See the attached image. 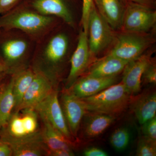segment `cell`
Wrapping results in <instances>:
<instances>
[{
	"mask_svg": "<svg viewBox=\"0 0 156 156\" xmlns=\"http://www.w3.org/2000/svg\"><path fill=\"white\" fill-rule=\"evenodd\" d=\"M132 111L140 125L156 117L155 92H147L130 101Z\"/></svg>",
	"mask_w": 156,
	"mask_h": 156,
	"instance_id": "16",
	"label": "cell"
},
{
	"mask_svg": "<svg viewBox=\"0 0 156 156\" xmlns=\"http://www.w3.org/2000/svg\"><path fill=\"white\" fill-rule=\"evenodd\" d=\"M124 1L145 5L154 9L155 5V2L154 0H124Z\"/></svg>",
	"mask_w": 156,
	"mask_h": 156,
	"instance_id": "33",
	"label": "cell"
},
{
	"mask_svg": "<svg viewBox=\"0 0 156 156\" xmlns=\"http://www.w3.org/2000/svg\"><path fill=\"white\" fill-rule=\"evenodd\" d=\"M136 155L138 156H155L156 142L144 137L140 138L137 144Z\"/></svg>",
	"mask_w": 156,
	"mask_h": 156,
	"instance_id": "25",
	"label": "cell"
},
{
	"mask_svg": "<svg viewBox=\"0 0 156 156\" xmlns=\"http://www.w3.org/2000/svg\"><path fill=\"white\" fill-rule=\"evenodd\" d=\"M27 43L20 39H13L6 41L2 47L4 57L9 62H16L25 54L27 50Z\"/></svg>",
	"mask_w": 156,
	"mask_h": 156,
	"instance_id": "23",
	"label": "cell"
},
{
	"mask_svg": "<svg viewBox=\"0 0 156 156\" xmlns=\"http://www.w3.org/2000/svg\"><path fill=\"white\" fill-rule=\"evenodd\" d=\"M1 140H1V139H0V141H1Z\"/></svg>",
	"mask_w": 156,
	"mask_h": 156,
	"instance_id": "36",
	"label": "cell"
},
{
	"mask_svg": "<svg viewBox=\"0 0 156 156\" xmlns=\"http://www.w3.org/2000/svg\"><path fill=\"white\" fill-rule=\"evenodd\" d=\"M53 90L52 83L49 78L43 73H36L33 80L16 110L34 108Z\"/></svg>",
	"mask_w": 156,
	"mask_h": 156,
	"instance_id": "10",
	"label": "cell"
},
{
	"mask_svg": "<svg viewBox=\"0 0 156 156\" xmlns=\"http://www.w3.org/2000/svg\"><path fill=\"white\" fill-rule=\"evenodd\" d=\"M128 62L108 54L92 64L87 75L95 77L115 76L123 72Z\"/></svg>",
	"mask_w": 156,
	"mask_h": 156,
	"instance_id": "15",
	"label": "cell"
},
{
	"mask_svg": "<svg viewBox=\"0 0 156 156\" xmlns=\"http://www.w3.org/2000/svg\"><path fill=\"white\" fill-rule=\"evenodd\" d=\"M4 73H0V83H1L2 80Z\"/></svg>",
	"mask_w": 156,
	"mask_h": 156,
	"instance_id": "35",
	"label": "cell"
},
{
	"mask_svg": "<svg viewBox=\"0 0 156 156\" xmlns=\"http://www.w3.org/2000/svg\"><path fill=\"white\" fill-rule=\"evenodd\" d=\"M12 156V150L8 144L0 141V156Z\"/></svg>",
	"mask_w": 156,
	"mask_h": 156,
	"instance_id": "32",
	"label": "cell"
},
{
	"mask_svg": "<svg viewBox=\"0 0 156 156\" xmlns=\"http://www.w3.org/2000/svg\"><path fill=\"white\" fill-rule=\"evenodd\" d=\"M92 58L88 44V34L82 30L76 48L70 59V69L66 80V89H69L83 73Z\"/></svg>",
	"mask_w": 156,
	"mask_h": 156,
	"instance_id": "8",
	"label": "cell"
},
{
	"mask_svg": "<svg viewBox=\"0 0 156 156\" xmlns=\"http://www.w3.org/2000/svg\"><path fill=\"white\" fill-rule=\"evenodd\" d=\"M142 79L147 83L155 85L156 83V66L154 62L151 60L146 67L143 74Z\"/></svg>",
	"mask_w": 156,
	"mask_h": 156,
	"instance_id": "28",
	"label": "cell"
},
{
	"mask_svg": "<svg viewBox=\"0 0 156 156\" xmlns=\"http://www.w3.org/2000/svg\"><path fill=\"white\" fill-rule=\"evenodd\" d=\"M50 16L39 13L22 10L7 14L0 19V27L6 29H17L28 34L40 32L51 24Z\"/></svg>",
	"mask_w": 156,
	"mask_h": 156,
	"instance_id": "6",
	"label": "cell"
},
{
	"mask_svg": "<svg viewBox=\"0 0 156 156\" xmlns=\"http://www.w3.org/2000/svg\"><path fill=\"white\" fill-rule=\"evenodd\" d=\"M142 131L144 137L156 142V118H153L144 123Z\"/></svg>",
	"mask_w": 156,
	"mask_h": 156,
	"instance_id": "27",
	"label": "cell"
},
{
	"mask_svg": "<svg viewBox=\"0 0 156 156\" xmlns=\"http://www.w3.org/2000/svg\"><path fill=\"white\" fill-rule=\"evenodd\" d=\"M34 9L45 16H56L71 27L75 25L74 19L68 0H33Z\"/></svg>",
	"mask_w": 156,
	"mask_h": 156,
	"instance_id": "14",
	"label": "cell"
},
{
	"mask_svg": "<svg viewBox=\"0 0 156 156\" xmlns=\"http://www.w3.org/2000/svg\"><path fill=\"white\" fill-rule=\"evenodd\" d=\"M82 17L81 23L82 29L88 34V22L90 11L94 5L93 0H82Z\"/></svg>",
	"mask_w": 156,
	"mask_h": 156,
	"instance_id": "26",
	"label": "cell"
},
{
	"mask_svg": "<svg viewBox=\"0 0 156 156\" xmlns=\"http://www.w3.org/2000/svg\"></svg>",
	"mask_w": 156,
	"mask_h": 156,
	"instance_id": "37",
	"label": "cell"
},
{
	"mask_svg": "<svg viewBox=\"0 0 156 156\" xmlns=\"http://www.w3.org/2000/svg\"><path fill=\"white\" fill-rule=\"evenodd\" d=\"M44 128L41 131L42 140L48 151L58 149L72 150L70 141L47 120L41 119Z\"/></svg>",
	"mask_w": 156,
	"mask_h": 156,
	"instance_id": "17",
	"label": "cell"
},
{
	"mask_svg": "<svg viewBox=\"0 0 156 156\" xmlns=\"http://www.w3.org/2000/svg\"><path fill=\"white\" fill-rule=\"evenodd\" d=\"M114 31L101 16L94 5L89 14L88 28V44L92 57L113 45L116 36Z\"/></svg>",
	"mask_w": 156,
	"mask_h": 156,
	"instance_id": "4",
	"label": "cell"
},
{
	"mask_svg": "<svg viewBox=\"0 0 156 156\" xmlns=\"http://www.w3.org/2000/svg\"><path fill=\"white\" fill-rule=\"evenodd\" d=\"M156 11L149 6L126 2V9L121 30L148 33L155 26Z\"/></svg>",
	"mask_w": 156,
	"mask_h": 156,
	"instance_id": "5",
	"label": "cell"
},
{
	"mask_svg": "<svg viewBox=\"0 0 156 156\" xmlns=\"http://www.w3.org/2000/svg\"><path fill=\"white\" fill-rule=\"evenodd\" d=\"M84 126V135L88 138H93L102 134L115 119L114 117L104 114L95 113L88 116Z\"/></svg>",
	"mask_w": 156,
	"mask_h": 156,
	"instance_id": "18",
	"label": "cell"
},
{
	"mask_svg": "<svg viewBox=\"0 0 156 156\" xmlns=\"http://www.w3.org/2000/svg\"><path fill=\"white\" fill-rule=\"evenodd\" d=\"M34 109L41 119L47 120L65 137L70 140L71 134L58 99L57 91L52 90Z\"/></svg>",
	"mask_w": 156,
	"mask_h": 156,
	"instance_id": "7",
	"label": "cell"
},
{
	"mask_svg": "<svg viewBox=\"0 0 156 156\" xmlns=\"http://www.w3.org/2000/svg\"><path fill=\"white\" fill-rule=\"evenodd\" d=\"M8 69V67L5 63L0 61V73H4Z\"/></svg>",
	"mask_w": 156,
	"mask_h": 156,
	"instance_id": "34",
	"label": "cell"
},
{
	"mask_svg": "<svg viewBox=\"0 0 156 156\" xmlns=\"http://www.w3.org/2000/svg\"><path fill=\"white\" fill-rule=\"evenodd\" d=\"M61 107L71 135L76 136L81 121L87 112L80 98L76 97L69 91L62 95Z\"/></svg>",
	"mask_w": 156,
	"mask_h": 156,
	"instance_id": "9",
	"label": "cell"
},
{
	"mask_svg": "<svg viewBox=\"0 0 156 156\" xmlns=\"http://www.w3.org/2000/svg\"><path fill=\"white\" fill-rule=\"evenodd\" d=\"M80 99L87 111L114 116L127 108L130 103L131 95L122 82L95 95Z\"/></svg>",
	"mask_w": 156,
	"mask_h": 156,
	"instance_id": "2",
	"label": "cell"
},
{
	"mask_svg": "<svg viewBox=\"0 0 156 156\" xmlns=\"http://www.w3.org/2000/svg\"><path fill=\"white\" fill-rule=\"evenodd\" d=\"M9 145L12 150V156H41L47 155L48 151L42 138Z\"/></svg>",
	"mask_w": 156,
	"mask_h": 156,
	"instance_id": "22",
	"label": "cell"
},
{
	"mask_svg": "<svg viewBox=\"0 0 156 156\" xmlns=\"http://www.w3.org/2000/svg\"><path fill=\"white\" fill-rule=\"evenodd\" d=\"M130 139V132L128 128L122 127L113 132L110 138V142L115 150L121 151L127 147Z\"/></svg>",
	"mask_w": 156,
	"mask_h": 156,
	"instance_id": "24",
	"label": "cell"
},
{
	"mask_svg": "<svg viewBox=\"0 0 156 156\" xmlns=\"http://www.w3.org/2000/svg\"><path fill=\"white\" fill-rule=\"evenodd\" d=\"M20 1V0H0V13L9 11Z\"/></svg>",
	"mask_w": 156,
	"mask_h": 156,
	"instance_id": "30",
	"label": "cell"
},
{
	"mask_svg": "<svg viewBox=\"0 0 156 156\" xmlns=\"http://www.w3.org/2000/svg\"><path fill=\"white\" fill-rule=\"evenodd\" d=\"M14 77L0 92V130L5 125L15 108Z\"/></svg>",
	"mask_w": 156,
	"mask_h": 156,
	"instance_id": "20",
	"label": "cell"
},
{
	"mask_svg": "<svg viewBox=\"0 0 156 156\" xmlns=\"http://www.w3.org/2000/svg\"><path fill=\"white\" fill-rule=\"evenodd\" d=\"M151 60L149 57L143 54L128 62L123 70L122 82L131 95L140 92L143 74Z\"/></svg>",
	"mask_w": 156,
	"mask_h": 156,
	"instance_id": "12",
	"label": "cell"
},
{
	"mask_svg": "<svg viewBox=\"0 0 156 156\" xmlns=\"http://www.w3.org/2000/svg\"><path fill=\"white\" fill-rule=\"evenodd\" d=\"M47 155L51 156H73L74 155L72 150L58 149L54 151H48Z\"/></svg>",
	"mask_w": 156,
	"mask_h": 156,
	"instance_id": "31",
	"label": "cell"
},
{
	"mask_svg": "<svg viewBox=\"0 0 156 156\" xmlns=\"http://www.w3.org/2000/svg\"><path fill=\"white\" fill-rule=\"evenodd\" d=\"M69 40L66 35L59 34L53 37L48 43L44 51L46 60L52 64L59 63L67 53Z\"/></svg>",
	"mask_w": 156,
	"mask_h": 156,
	"instance_id": "19",
	"label": "cell"
},
{
	"mask_svg": "<svg viewBox=\"0 0 156 156\" xmlns=\"http://www.w3.org/2000/svg\"><path fill=\"white\" fill-rule=\"evenodd\" d=\"M1 130V140L9 145L42 138L38 113L34 108L14 111Z\"/></svg>",
	"mask_w": 156,
	"mask_h": 156,
	"instance_id": "1",
	"label": "cell"
},
{
	"mask_svg": "<svg viewBox=\"0 0 156 156\" xmlns=\"http://www.w3.org/2000/svg\"><path fill=\"white\" fill-rule=\"evenodd\" d=\"M99 14L115 31L121 30L126 9L124 0H93Z\"/></svg>",
	"mask_w": 156,
	"mask_h": 156,
	"instance_id": "13",
	"label": "cell"
},
{
	"mask_svg": "<svg viewBox=\"0 0 156 156\" xmlns=\"http://www.w3.org/2000/svg\"><path fill=\"white\" fill-rule=\"evenodd\" d=\"M154 40L148 33L122 31L116 35L113 46L108 54L129 62L142 55L154 43Z\"/></svg>",
	"mask_w": 156,
	"mask_h": 156,
	"instance_id": "3",
	"label": "cell"
},
{
	"mask_svg": "<svg viewBox=\"0 0 156 156\" xmlns=\"http://www.w3.org/2000/svg\"><path fill=\"white\" fill-rule=\"evenodd\" d=\"M83 154L86 156H107L108 154L99 148L91 147L84 151Z\"/></svg>",
	"mask_w": 156,
	"mask_h": 156,
	"instance_id": "29",
	"label": "cell"
},
{
	"mask_svg": "<svg viewBox=\"0 0 156 156\" xmlns=\"http://www.w3.org/2000/svg\"><path fill=\"white\" fill-rule=\"evenodd\" d=\"M117 76L108 77H95L86 75L79 78L68 89L78 98H83L97 94L115 84Z\"/></svg>",
	"mask_w": 156,
	"mask_h": 156,
	"instance_id": "11",
	"label": "cell"
},
{
	"mask_svg": "<svg viewBox=\"0 0 156 156\" xmlns=\"http://www.w3.org/2000/svg\"><path fill=\"white\" fill-rule=\"evenodd\" d=\"M35 74V73L31 70L26 69L13 76V92L15 98L14 111L19 107L24 94L33 80Z\"/></svg>",
	"mask_w": 156,
	"mask_h": 156,
	"instance_id": "21",
	"label": "cell"
}]
</instances>
